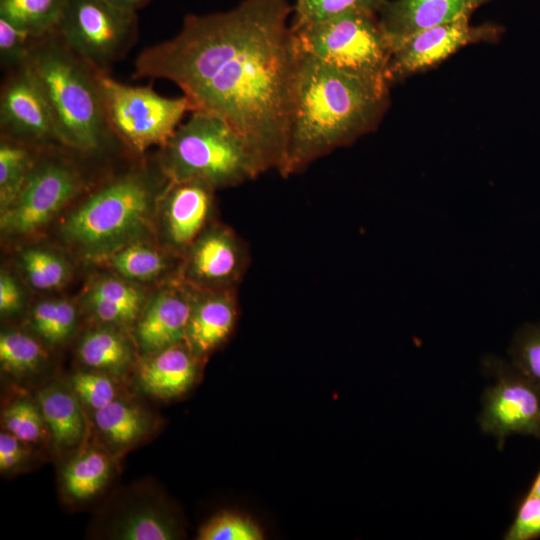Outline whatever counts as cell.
Masks as SVG:
<instances>
[{"mask_svg":"<svg viewBox=\"0 0 540 540\" xmlns=\"http://www.w3.org/2000/svg\"><path fill=\"white\" fill-rule=\"evenodd\" d=\"M467 9V0H386L377 16L393 47L413 34L450 22Z\"/></svg>","mask_w":540,"mask_h":540,"instance_id":"17","label":"cell"},{"mask_svg":"<svg viewBox=\"0 0 540 540\" xmlns=\"http://www.w3.org/2000/svg\"><path fill=\"white\" fill-rule=\"evenodd\" d=\"M201 540H261L263 532L248 517L235 512H221L213 516L199 530Z\"/></svg>","mask_w":540,"mask_h":540,"instance_id":"32","label":"cell"},{"mask_svg":"<svg viewBox=\"0 0 540 540\" xmlns=\"http://www.w3.org/2000/svg\"><path fill=\"white\" fill-rule=\"evenodd\" d=\"M21 304V292L12 277L7 274L0 276V310L2 313H11Z\"/></svg>","mask_w":540,"mask_h":540,"instance_id":"39","label":"cell"},{"mask_svg":"<svg viewBox=\"0 0 540 540\" xmlns=\"http://www.w3.org/2000/svg\"><path fill=\"white\" fill-rule=\"evenodd\" d=\"M184 342L158 351L142 366L139 378L147 392L162 398L175 397L192 385L197 355Z\"/></svg>","mask_w":540,"mask_h":540,"instance_id":"18","label":"cell"},{"mask_svg":"<svg viewBox=\"0 0 540 540\" xmlns=\"http://www.w3.org/2000/svg\"><path fill=\"white\" fill-rule=\"evenodd\" d=\"M110 1L122 8L136 12L139 8L145 5L149 0H110Z\"/></svg>","mask_w":540,"mask_h":540,"instance_id":"40","label":"cell"},{"mask_svg":"<svg viewBox=\"0 0 540 540\" xmlns=\"http://www.w3.org/2000/svg\"><path fill=\"white\" fill-rule=\"evenodd\" d=\"M509 355L510 363L540 387V322L525 323L517 329Z\"/></svg>","mask_w":540,"mask_h":540,"instance_id":"28","label":"cell"},{"mask_svg":"<svg viewBox=\"0 0 540 540\" xmlns=\"http://www.w3.org/2000/svg\"><path fill=\"white\" fill-rule=\"evenodd\" d=\"M41 410L28 400H19L4 413V424L9 433L22 442H35L42 434Z\"/></svg>","mask_w":540,"mask_h":540,"instance_id":"33","label":"cell"},{"mask_svg":"<svg viewBox=\"0 0 540 540\" xmlns=\"http://www.w3.org/2000/svg\"><path fill=\"white\" fill-rule=\"evenodd\" d=\"M191 308L192 287H174L157 293L138 324L141 346L158 352L184 342Z\"/></svg>","mask_w":540,"mask_h":540,"instance_id":"16","label":"cell"},{"mask_svg":"<svg viewBox=\"0 0 540 540\" xmlns=\"http://www.w3.org/2000/svg\"><path fill=\"white\" fill-rule=\"evenodd\" d=\"M18 438L11 433L0 434V468L9 470L18 465L25 457V450Z\"/></svg>","mask_w":540,"mask_h":540,"instance_id":"38","label":"cell"},{"mask_svg":"<svg viewBox=\"0 0 540 540\" xmlns=\"http://www.w3.org/2000/svg\"><path fill=\"white\" fill-rule=\"evenodd\" d=\"M298 55L283 177L373 129L387 102L388 91Z\"/></svg>","mask_w":540,"mask_h":540,"instance_id":"2","label":"cell"},{"mask_svg":"<svg viewBox=\"0 0 540 540\" xmlns=\"http://www.w3.org/2000/svg\"><path fill=\"white\" fill-rule=\"evenodd\" d=\"M28 144L1 136L0 141V204L7 208L22 190L39 155Z\"/></svg>","mask_w":540,"mask_h":540,"instance_id":"21","label":"cell"},{"mask_svg":"<svg viewBox=\"0 0 540 540\" xmlns=\"http://www.w3.org/2000/svg\"><path fill=\"white\" fill-rule=\"evenodd\" d=\"M470 14L419 31L393 47L388 67L390 81L433 66L471 41L474 30Z\"/></svg>","mask_w":540,"mask_h":540,"instance_id":"13","label":"cell"},{"mask_svg":"<svg viewBox=\"0 0 540 540\" xmlns=\"http://www.w3.org/2000/svg\"><path fill=\"white\" fill-rule=\"evenodd\" d=\"M39 405L44 421L59 446H73L81 440L84 420L72 394L50 387L40 392Z\"/></svg>","mask_w":540,"mask_h":540,"instance_id":"19","label":"cell"},{"mask_svg":"<svg viewBox=\"0 0 540 540\" xmlns=\"http://www.w3.org/2000/svg\"><path fill=\"white\" fill-rule=\"evenodd\" d=\"M95 422L101 433L116 445H129L146 431L145 416L136 407L114 400L96 410Z\"/></svg>","mask_w":540,"mask_h":540,"instance_id":"23","label":"cell"},{"mask_svg":"<svg viewBox=\"0 0 540 540\" xmlns=\"http://www.w3.org/2000/svg\"><path fill=\"white\" fill-rule=\"evenodd\" d=\"M67 0H0V17L35 39L57 31Z\"/></svg>","mask_w":540,"mask_h":540,"instance_id":"20","label":"cell"},{"mask_svg":"<svg viewBox=\"0 0 540 540\" xmlns=\"http://www.w3.org/2000/svg\"><path fill=\"white\" fill-rule=\"evenodd\" d=\"M40 345L30 336L16 331L5 332L0 337V360L13 372L35 369L42 360Z\"/></svg>","mask_w":540,"mask_h":540,"instance_id":"31","label":"cell"},{"mask_svg":"<svg viewBox=\"0 0 540 540\" xmlns=\"http://www.w3.org/2000/svg\"><path fill=\"white\" fill-rule=\"evenodd\" d=\"M484 366L494 381L481 397V430L499 447L514 434L540 438V387L500 358L488 357Z\"/></svg>","mask_w":540,"mask_h":540,"instance_id":"10","label":"cell"},{"mask_svg":"<svg viewBox=\"0 0 540 540\" xmlns=\"http://www.w3.org/2000/svg\"><path fill=\"white\" fill-rule=\"evenodd\" d=\"M538 537H540V497L528 492L503 538L531 540Z\"/></svg>","mask_w":540,"mask_h":540,"instance_id":"37","label":"cell"},{"mask_svg":"<svg viewBox=\"0 0 540 540\" xmlns=\"http://www.w3.org/2000/svg\"><path fill=\"white\" fill-rule=\"evenodd\" d=\"M88 297L100 299L120 308L134 318L137 317L142 303V294L139 290L116 279H103L97 282Z\"/></svg>","mask_w":540,"mask_h":540,"instance_id":"36","label":"cell"},{"mask_svg":"<svg viewBox=\"0 0 540 540\" xmlns=\"http://www.w3.org/2000/svg\"><path fill=\"white\" fill-rule=\"evenodd\" d=\"M115 536L124 540H169L176 537V528L163 514L146 509L123 519Z\"/></svg>","mask_w":540,"mask_h":540,"instance_id":"30","label":"cell"},{"mask_svg":"<svg viewBox=\"0 0 540 540\" xmlns=\"http://www.w3.org/2000/svg\"><path fill=\"white\" fill-rule=\"evenodd\" d=\"M76 321L74 306L64 300L43 301L32 312V323L44 339L58 343L66 339L73 330Z\"/></svg>","mask_w":540,"mask_h":540,"instance_id":"27","label":"cell"},{"mask_svg":"<svg viewBox=\"0 0 540 540\" xmlns=\"http://www.w3.org/2000/svg\"><path fill=\"white\" fill-rule=\"evenodd\" d=\"M160 166L171 182L234 187L266 172L245 140L223 119L192 111L161 146Z\"/></svg>","mask_w":540,"mask_h":540,"instance_id":"4","label":"cell"},{"mask_svg":"<svg viewBox=\"0 0 540 540\" xmlns=\"http://www.w3.org/2000/svg\"><path fill=\"white\" fill-rule=\"evenodd\" d=\"M249 262L248 247L232 229L210 224L186 251V284L195 289H236Z\"/></svg>","mask_w":540,"mask_h":540,"instance_id":"12","label":"cell"},{"mask_svg":"<svg viewBox=\"0 0 540 540\" xmlns=\"http://www.w3.org/2000/svg\"><path fill=\"white\" fill-rule=\"evenodd\" d=\"M24 64L46 98L64 146L93 155L118 140L107 120L102 72L73 51L57 31L38 39Z\"/></svg>","mask_w":540,"mask_h":540,"instance_id":"3","label":"cell"},{"mask_svg":"<svg viewBox=\"0 0 540 540\" xmlns=\"http://www.w3.org/2000/svg\"><path fill=\"white\" fill-rule=\"evenodd\" d=\"M386 0H295L291 28L354 13L378 14Z\"/></svg>","mask_w":540,"mask_h":540,"instance_id":"25","label":"cell"},{"mask_svg":"<svg viewBox=\"0 0 540 540\" xmlns=\"http://www.w3.org/2000/svg\"><path fill=\"white\" fill-rule=\"evenodd\" d=\"M57 32L79 56L109 73L133 46L138 20L135 11L110 0H67Z\"/></svg>","mask_w":540,"mask_h":540,"instance_id":"8","label":"cell"},{"mask_svg":"<svg viewBox=\"0 0 540 540\" xmlns=\"http://www.w3.org/2000/svg\"><path fill=\"white\" fill-rule=\"evenodd\" d=\"M237 316L236 289L192 288L185 342L195 355H205L229 338Z\"/></svg>","mask_w":540,"mask_h":540,"instance_id":"15","label":"cell"},{"mask_svg":"<svg viewBox=\"0 0 540 540\" xmlns=\"http://www.w3.org/2000/svg\"><path fill=\"white\" fill-rule=\"evenodd\" d=\"M486 0H467V9L469 12H472L473 9H475L477 6H479L481 3L485 2Z\"/></svg>","mask_w":540,"mask_h":540,"instance_id":"42","label":"cell"},{"mask_svg":"<svg viewBox=\"0 0 540 540\" xmlns=\"http://www.w3.org/2000/svg\"><path fill=\"white\" fill-rule=\"evenodd\" d=\"M71 385L76 395L95 410L114 401L117 393L113 381L99 373H76L72 377Z\"/></svg>","mask_w":540,"mask_h":540,"instance_id":"35","label":"cell"},{"mask_svg":"<svg viewBox=\"0 0 540 540\" xmlns=\"http://www.w3.org/2000/svg\"><path fill=\"white\" fill-rule=\"evenodd\" d=\"M108 123L116 138L136 153L164 145L192 111L186 96L169 98L150 86H130L102 73Z\"/></svg>","mask_w":540,"mask_h":540,"instance_id":"7","label":"cell"},{"mask_svg":"<svg viewBox=\"0 0 540 540\" xmlns=\"http://www.w3.org/2000/svg\"><path fill=\"white\" fill-rule=\"evenodd\" d=\"M109 473L110 462L105 454L96 450L82 453L64 471L65 491L73 499H89L105 485Z\"/></svg>","mask_w":540,"mask_h":540,"instance_id":"22","label":"cell"},{"mask_svg":"<svg viewBox=\"0 0 540 540\" xmlns=\"http://www.w3.org/2000/svg\"><path fill=\"white\" fill-rule=\"evenodd\" d=\"M1 136L37 149L63 145L37 81L22 63L7 71L0 91Z\"/></svg>","mask_w":540,"mask_h":540,"instance_id":"11","label":"cell"},{"mask_svg":"<svg viewBox=\"0 0 540 540\" xmlns=\"http://www.w3.org/2000/svg\"><path fill=\"white\" fill-rule=\"evenodd\" d=\"M154 195V181L146 171L116 177L72 211L63 224V236L85 257L111 256L142 232Z\"/></svg>","mask_w":540,"mask_h":540,"instance_id":"5","label":"cell"},{"mask_svg":"<svg viewBox=\"0 0 540 540\" xmlns=\"http://www.w3.org/2000/svg\"><path fill=\"white\" fill-rule=\"evenodd\" d=\"M21 264L30 283L37 289L48 290L59 287L67 276L64 261L47 250L26 249L21 253Z\"/></svg>","mask_w":540,"mask_h":540,"instance_id":"29","label":"cell"},{"mask_svg":"<svg viewBox=\"0 0 540 540\" xmlns=\"http://www.w3.org/2000/svg\"><path fill=\"white\" fill-rule=\"evenodd\" d=\"M81 361L98 370L119 371L130 361L127 343L109 330H96L88 333L78 349Z\"/></svg>","mask_w":540,"mask_h":540,"instance_id":"24","label":"cell"},{"mask_svg":"<svg viewBox=\"0 0 540 540\" xmlns=\"http://www.w3.org/2000/svg\"><path fill=\"white\" fill-rule=\"evenodd\" d=\"M214 188L200 181L170 182L165 194L166 233L178 251H186L210 225Z\"/></svg>","mask_w":540,"mask_h":540,"instance_id":"14","label":"cell"},{"mask_svg":"<svg viewBox=\"0 0 540 540\" xmlns=\"http://www.w3.org/2000/svg\"><path fill=\"white\" fill-rule=\"evenodd\" d=\"M529 492L540 497V471L537 474Z\"/></svg>","mask_w":540,"mask_h":540,"instance_id":"41","label":"cell"},{"mask_svg":"<svg viewBox=\"0 0 540 540\" xmlns=\"http://www.w3.org/2000/svg\"><path fill=\"white\" fill-rule=\"evenodd\" d=\"M86 187L79 168L63 156L41 154L22 190L1 214L9 234H29L44 226Z\"/></svg>","mask_w":540,"mask_h":540,"instance_id":"9","label":"cell"},{"mask_svg":"<svg viewBox=\"0 0 540 540\" xmlns=\"http://www.w3.org/2000/svg\"><path fill=\"white\" fill-rule=\"evenodd\" d=\"M292 13L289 0H243L229 11L188 15L173 38L138 55L134 76L173 82L192 111L223 119L265 171L280 172L299 58Z\"/></svg>","mask_w":540,"mask_h":540,"instance_id":"1","label":"cell"},{"mask_svg":"<svg viewBox=\"0 0 540 540\" xmlns=\"http://www.w3.org/2000/svg\"><path fill=\"white\" fill-rule=\"evenodd\" d=\"M291 29L299 54L388 91L391 47L377 14H347Z\"/></svg>","mask_w":540,"mask_h":540,"instance_id":"6","label":"cell"},{"mask_svg":"<svg viewBox=\"0 0 540 540\" xmlns=\"http://www.w3.org/2000/svg\"><path fill=\"white\" fill-rule=\"evenodd\" d=\"M110 258L112 267L131 280H150L166 268V261L158 251L138 243L124 246Z\"/></svg>","mask_w":540,"mask_h":540,"instance_id":"26","label":"cell"},{"mask_svg":"<svg viewBox=\"0 0 540 540\" xmlns=\"http://www.w3.org/2000/svg\"><path fill=\"white\" fill-rule=\"evenodd\" d=\"M38 39L0 17V62L7 71L21 65Z\"/></svg>","mask_w":540,"mask_h":540,"instance_id":"34","label":"cell"}]
</instances>
